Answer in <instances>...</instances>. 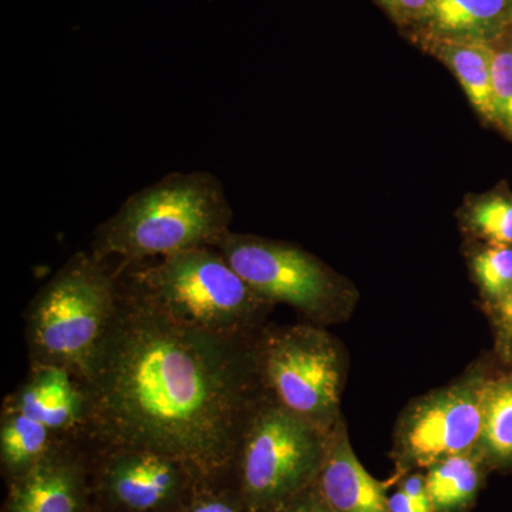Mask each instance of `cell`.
<instances>
[{"label":"cell","mask_w":512,"mask_h":512,"mask_svg":"<svg viewBox=\"0 0 512 512\" xmlns=\"http://www.w3.org/2000/svg\"><path fill=\"white\" fill-rule=\"evenodd\" d=\"M315 484L333 512H389L386 484L370 476L357 460L342 419L330 431Z\"/></svg>","instance_id":"cell-12"},{"label":"cell","mask_w":512,"mask_h":512,"mask_svg":"<svg viewBox=\"0 0 512 512\" xmlns=\"http://www.w3.org/2000/svg\"><path fill=\"white\" fill-rule=\"evenodd\" d=\"M380 8L400 26H416L426 13L430 0H376Z\"/></svg>","instance_id":"cell-23"},{"label":"cell","mask_w":512,"mask_h":512,"mask_svg":"<svg viewBox=\"0 0 512 512\" xmlns=\"http://www.w3.org/2000/svg\"><path fill=\"white\" fill-rule=\"evenodd\" d=\"M468 228L493 245H512V197L485 195L468 205L464 214Z\"/></svg>","instance_id":"cell-18"},{"label":"cell","mask_w":512,"mask_h":512,"mask_svg":"<svg viewBox=\"0 0 512 512\" xmlns=\"http://www.w3.org/2000/svg\"><path fill=\"white\" fill-rule=\"evenodd\" d=\"M493 50V101L495 121L512 137V39L490 43Z\"/></svg>","instance_id":"cell-20"},{"label":"cell","mask_w":512,"mask_h":512,"mask_svg":"<svg viewBox=\"0 0 512 512\" xmlns=\"http://www.w3.org/2000/svg\"><path fill=\"white\" fill-rule=\"evenodd\" d=\"M119 291L116 318L83 383L84 439L158 451L198 483L234 484L242 436L268 394L256 365L258 333L205 332L157 311L120 281Z\"/></svg>","instance_id":"cell-1"},{"label":"cell","mask_w":512,"mask_h":512,"mask_svg":"<svg viewBox=\"0 0 512 512\" xmlns=\"http://www.w3.org/2000/svg\"><path fill=\"white\" fill-rule=\"evenodd\" d=\"M278 512H333V510L319 493L315 484Z\"/></svg>","instance_id":"cell-24"},{"label":"cell","mask_w":512,"mask_h":512,"mask_svg":"<svg viewBox=\"0 0 512 512\" xmlns=\"http://www.w3.org/2000/svg\"><path fill=\"white\" fill-rule=\"evenodd\" d=\"M212 248L261 298L286 303L315 322L332 318L339 286L326 266L295 245L229 231Z\"/></svg>","instance_id":"cell-7"},{"label":"cell","mask_w":512,"mask_h":512,"mask_svg":"<svg viewBox=\"0 0 512 512\" xmlns=\"http://www.w3.org/2000/svg\"><path fill=\"white\" fill-rule=\"evenodd\" d=\"M511 23H512V9H511Z\"/></svg>","instance_id":"cell-26"},{"label":"cell","mask_w":512,"mask_h":512,"mask_svg":"<svg viewBox=\"0 0 512 512\" xmlns=\"http://www.w3.org/2000/svg\"><path fill=\"white\" fill-rule=\"evenodd\" d=\"M498 313H500L501 328L504 335L512 342V292L505 296L503 301L497 303Z\"/></svg>","instance_id":"cell-25"},{"label":"cell","mask_w":512,"mask_h":512,"mask_svg":"<svg viewBox=\"0 0 512 512\" xmlns=\"http://www.w3.org/2000/svg\"><path fill=\"white\" fill-rule=\"evenodd\" d=\"M90 447L94 500L106 512H177L198 484L181 461L167 454L148 448Z\"/></svg>","instance_id":"cell-9"},{"label":"cell","mask_w":512,"mask_h":512,"mask_svg":"<svg viewBox=\"0 0 512 512\" xmlns=\"http://www.w3.org/2000/svg\"><path fill=\"white\" fill-rule=\"evenodd\" d=\"M456 76L468 100L485 120L494 123L493 50L490 43L421 40Z\"/></svg>","instance_id":"cell-15"},{"label":"cell","mask_w":512,"mask_h":512,"mask_svg":"<svg viewBox=\"0 0 512 512\" xmlns=\"http://www.w3.org/2000/svg\"><path fill=\"white\" fill-rule=\"evenodd\" d=\"M484 380L470 379L421 397L397 427L394 458L402 473L448 457L478 453L483 434Z\"/></svg>","instance_id":"cell-8"},{"label":"cell","mask_w":512,"mask_h":512,"mask_svg":"<svg viewBox=\"0 0 512 512\" xmlns=\"http://www.w3.org/2000/svg\"><path fill=\"white\" fill-rule=\"evenodd\" d=\"M389 512H436L424 474L412 473L403 478L396 493L389 497Z\"/></svg>","instance_id":"cell-22"},{"label":"cell","mask_w":512,"mask_h":512,"mask_svg":"<svg viewBox=\"0 0 512 512\" xmlns=\"http://www.w3.org/2000/svg\"><path fill=\"white\" fill-rule=\"evenodd\" d=\"M512 0H430L417 23L421 40L493 43L511 23Z\"/></svg>","instance_id":"cell-13"},{"label":"cell","mask_w":512,"mask_h":512,"mask_svg":"<svg viewBox=\"0 0 512 512\" xmlns=\"http://www.w3.org/2000/svg\"><path fill=\"white\" fill-rule=\"evenodd\" d=\"M177 512H247L234 484L198 483Z\"/></svg>","instance_id":"cell-21"},{"label":"cell","mask_w":512,"mask_h":512,"mask_svg":"<svg viewBox=\"0 0 512 512\" xmlns=\"http://www.w3.org/2000/svg\"><path fill=\"white\" fill-rule=\"evenodd\" d=\"M93 501L92 447L73 437L10 481L5 512H92Z\"/></svg>","instance_id":"cell-10"},{"label":"cell","mask_w":512,"mask_h":512,"mask_svg":"<svg viewBox=\"0 0 512 512\" xmlns=\"http://www.w3.org/2000/svg\"><path fill=\"white\" fill-rule=\"evenodd\" d=\"M478 453L487 466L512 467V375L484 382Z\"/></svg>","instance_id":"cell-17"},{"label":"cell","mask_w":512,"mask_h":512,"mask_svg":"<svg viewBox=\"0 0 512 512\" xmlns=\"http://www.w3.org/2000/svg\"><path fill=\"white\" fill-rule=\"evenodd\" d=\"M5 402L42 421L62 439L86 436L87 393L82 380L56 366H29L28 377Z\"/></svg>","instance_id":"cell-11"},{"label":"cell","mask_w":512,"mask_h":512,"mask_svg":"<svg viewBox=\"0 0 512 512\" xmlns=\"http://www.w3.org/2000/svg\"><path fill=\"white\" fill-rule=\"evenodd\" d=\"M234 218L224 185L208 171L171 173L134 192L101 222L90 251L119 265L212 247Z\"/></svg>","instance_id":"cell-2"},{"label":"cell","mask_w":512,"mask_h":512,"mask_svg":"<svg viewBox=\"0 0 512 512\" xmlns=\"http://www.w3.org/2000/svg\"><path fill=\"white\" fill-rule=\"evenodd\" d=\"M117 264L74 254L25 313L30 366H56L86 382L119 309Z\"/></svg>","instance_id":"cell-4"},{"label":"cell","mask_w":512,"mask_h":512,"mask_svg":"<svg viewBox=\"0 0 512 512\" xmlns=\"http://www.w3.org/2000/svg\"><path fill=\"white\" fill-rule=\"evenodd\" d=\"M480 453L448 457L427 468L426 483L436 512H467L476 503L484 481Z\"/></svg>","instance_id":"cell-16"},{"label":"cell","mask_w":512,"mask_h":512,"mask_svg":"<svg viewBox=\"0 0 512 512\" xmlns=\"http://www.w3.org/2000/svg\"><path fill=\"white\" fill-rule=\"evenodd\" d=\"M256 365L265 392L330 431L340 419L343 357L336 340L313 325L264 326L256 335Z\"/></svg>","instance_id":"cell-6"},{"label":"cell","mask_w":512,"mask_h":512,"mask_svg":"<svg viewBox=\"0 0 512 512\" xmlns=\"http://www.w3.org/2000/svg\"><path fill=\"white\" fill-rule=\"evenodd\" d=\"M330 431L266 394L249 420L235 463L234 485L245 510L278 512L315 485Z\"/></svg>","instance_id":"cell-5"},{"label":"cell","mask_w":512,"mask_h":512,"mask_svg":"<svg viewBox=\"0 0 512 512\" xmlns=\"http://www.w3.org/2000/svg\"><path fill=\"white\" fill-rule=\"evenodd\" d=\"M63 440L66 439L57 436L42 421L33 419L3 400L0 412V464L8 483L29 473Z\"/></svg>","instance_id":"cell-14"},{"label":"cell","mask_w":512,"mask_h":512,"mask_svg":"<svg viewBox=\"0 0 512 512\" xmlns=\"http://www.w3.org/2000/svg\"><path fill=\"white\" fill-rule=\"evenodd\" d=\"M473 272L485 295L495 303L512 292V247L494 245L474 256Z\"/></svg>","instance_id":"cell-19"},{"label":"cell","mask_w":512,"mask_h":512,"mask_svg":"<svg viewBox=\"0 0 512 512\" xmlns=\"http://www.w3.org/2000/svg\"><path fill=\"white\" fill-rule=\"evenodd\" d=\"M117 276L124 288L157 311L218 335H256L274 306L212 247L187 249L138 264H117Z\"/></svg>","instance_id":"cell-3"}]
</instances>
